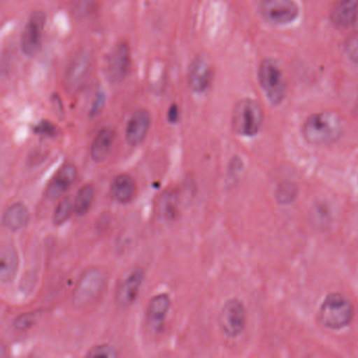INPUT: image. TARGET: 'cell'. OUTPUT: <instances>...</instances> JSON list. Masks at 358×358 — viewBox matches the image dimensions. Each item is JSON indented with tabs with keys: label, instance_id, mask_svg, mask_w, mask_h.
Instances as JSON below:
<instances>
[{
	"label": "cell",
	"instance_id": "10",
	"mask_svg": "<svg viewBox=\"0 0 358 358\" xmlns=\"http://www.w3.org/2000/svg\"><path fill=\"white\" fill-rule=\"evenodd\" d=\"M144 280V271L134 267L119 280L116 289V301L120 307L127 308L137 299Z\"/></svg>",
	"mask_w": 358,
	"mask_h": 358
},
{
	"label": "cell",
	"instance_id": "21",
	"mask_svg": "<svg viewBox=\"0 0 358 358\" xmlns=\"http://www.w3.org/2000/svg\"><path fill=\"white\" fill-rule=\"evenodd\" d=\"M95 198V189L92 184H85L79 189L75 199V213L79 217H85L91 210Z\"/></svg>",
	"mask_w": 358,
	"mask_h": 358
},
{
	"label": "cell",
	"instance_id": "29",
	"mask_svg": "<svg viewBox=\"0 0 358 358\" xmlns=\"http://www.w3.org/2000/svg\"><path fill=\"white\" fill-rule=\"evenodd\" d=\"M348 54L353 59H358V36L350 41L348 45Z\"/></svg>",
	"mask_w": 358,
	"mask_h": 358
},
{
	"label": "cell",
	"instance_id": "19",
	"mask_svg": "<svg viewBox=\"0 0 358 358\" xmlns=\"http://www.w3.org/2000/svg\"><path fill=\"white\" fill-rule=\"evenodd\" d=\"M20 265L16 249L11 245H6L0 253V280L3 284L11 282L15 276Z\"/></svg>",
	"mask_w": 358,
	"mask_h": 358
},
{
	"label": "cell",
	"instance_id": "18",
	"mask_svg": "<svg viewBox=\"0 0 358 358\" xmlns=\"http://www.w3.org/2000/svg\"><path fill=\"white\" fill-rule=\"evenodd\" d=\"M115 134L114 129L110 127H104L96 136L91 148V157L96 163H102L110 156L114 144Z\"/></svg>",
	"mask_w": 358,
	"mask_h": 358
},
{
	"label": "cell",
	"instance_id": "16",
	"mask_svg": "<svg viewBox=\"0 0 358 358\" xmlns=\"http://www.w3.org/2000/svg\"><path fill=\"white\" fill-rule=\"evenodd\" d=\"M136 182L127 173H121L113 180L110 185V196L121 204L131 202L136 196Z\"/></svg>",
	"mask_w": 358,
	"mask_h": 358
},
{
	"label": "cell",
	"instance_id": "23",
	"mask_svg": "<svg viewBox=\"0 0 358 358\" xmlns=\"http://www.w3.org/2000/svg\"><path fill=\"white\" fill-rule=\"evenodd\" d=\"M73 211H75V202H73L71 196L62 199L58 206L56 207L53 215V223L56 226H62L70 219Z\"/></svg>",
	"mask_w": 358,
	"mask_h": 358
},
{
	"label": "cell",
	"instance_id": "6",
	"mask_svg": "<svg viewBox=\"0 0 358 358\" xmlns=\"http://www.w3.org/2000/svg\"><path fill=\"white\" fill-rule=\"evenodd\" d=\"M259 11L264 20L274 26L291 24L299 14L294 0H261Z\"/></svg>",
	"mask_w": 358,
	"mask_h": 358
},
{
	"label": "cell",
	"instance_id": "13",
	"mask_svg": "<svg viewBox=\"0 0 358 358\" xmlns=\"http://www.w3.org/2000/svg\"><path fill=\"white\" fill-rule=\"evenodd\" d=\"M150 127V114L148 110H136L129 118L125 129V140L129 145L138 146L145 140Z\"/></svg>",
	"mask_w": 358,
	"mask_h": 358
},
{
	"label": "cell",
	"instance_id": "12",
	"mask_svg": "<svg viewBox=\"0 0 358 358\" xmlns=\"http://www.w3.org/2000/svg\"><path fill=\"white\" fill-rule=\"evenodd\" d=\"M187 80L190 90L194 93L202 94L206 92L213 80L210 64L202 57L194 58L188 68Z\"/></svg>",
	"mask_w": 358,
	"mask_h": 358
},
{
	"label": "cell",
	"instance_id": "26",
	"mask_svg": "<svg viewBox=\"0 0 358 358\" xmlns=\"http://www.w3.org/2000/svg\"><path fill=\"white\" fill-rule=\"evenodd\" d=\"M34 131L39 134V135L47 136V137H54V136L57 135V129H56L55 125L47 120L39 122L34 127Z\"/></svg>",
	"mask_w": 358,
	"mask_h": 358
},
{
	"label": "cell",
	"instance_id": "1",
	"mask_svg": "<svg viewBox=\"0 0 358 358\" xmlns=\"http://www.w3.org/2000/svg\"><path fill=\"white\" fill-rule=\"evenodd\" d=\"M343 134V122L334 113L311 115L303 125V135L309 143L324 146L334 143Z\"/></svg>",
	"mask_w": 358,
	"mask_h": 358
},
{
	"label": "cell",
	"instance_id": "9",
	"mask_svg": "<svg viewBox=\"0 0 358 358\" xmlns=\"http://www.w3.org/2000/svg\"><path fill=\"white\" fill-rule=\"evenodd\" d=\"M45 22L47 16L43 11H35L31 14L22 36V49L24 55L33 57L41 51Z\"/></svg>",
	"mask_w": 358,
	"mask_h": 358
},
{
	"label": "cell",
	"instance_id": "4",
	"mask_svg": "<svg viewBox=\"0 0 358 358\" xmlns=\"http://www.w3.org/2000/svg\"><path fill=\"white\" fill-rule=\"evenodd\" d=\"M353 316L351 301L338 293L328 295L320 306V320L326 328H343L351 322Z\"/></svg>",
	"mask_w": 358,
	"mask_h": 358
},
{
	"label": "cell",
	"instance_id": "24",
	"mask_svg": "<svg viewBox=\"0 0 358 358\" xmlns=\"http://www.w3.org/2000/svg\"><path fill=\"white\" fill-rule=\"evenodd\" d=\"M41 316V311L20 314V315H18L17 317L15 318V320H14V328L17 331H20V332L29 330V329L32 328V327L38 322Z\"/></svg>",
	"mask_w": 358,
	"mask_h": 358
},
{
	"label": "cell",
	"instance_id": "8",
	"mask_svg": "<svg viewBox=\"0 0 358 358\" xmlns=\"http://www.w3.org/2000/svg\"><path fill=\"white\" fill-rule=\"evenodd\" d=\"M93 68V57L87 51H81L73 58L66 69L64 85L71 92H76L83 87L89 80Z\"/></svg>",
	"mask_w": 358,
	"mask_h": 358
},
{
	"label": "cell",
	"instance_id": "2",
	"mask_svg": "<svg viewBox=\"0 0 358 358\" xmlns=\"http://www.w3.org/2000/svg\"><path fill=\"white\" fill-rule=\"evenodd\" d=\"M106 276L99 268H90L79 278L74 293L73 305L77 309H85L99 299L106 288Z\"/></svg>",
	"mask_w": 358,
	"mask_h": 358
},
{
	"label": "cell",
	"instance_id": "20",
	"mask_svg": "<svg viewBox=\"0 0 358 358\" xmlns=\"http://www.w3.org/2000/svg\"><path fill=\"white\" fill-rule=\"evenodd\" d=\"M171 308V299L166 293L156 295L148 306V318L152 324L159 326L166 317Z\"/></svg>",
	"mask_w": 358,
	"mask_h": 358
},
{
	"label": "cell",
	"instance_id": "25",
	"mask_svg": "<svg viewBox=\"0 0 358 358\" xmlns=\"http://www.w3.org/2000/svg\"><path fill=\"white\" fill-rule=\"evenodd\" d=\"M118 353H117L116 349L112 345H96V347L92 348L87 353V357H106V358H115L117 357Z\"/></svg>",
	"mask_w": 358,
	"mask_h": 358
},
{
	"label": "cell",
	"instance_id": "17",
	"mask_svg": "<svg viewBox=\"0 0 358 358\" xmlns=\"http://www.w3.org/2000/svg\"><path fill=\"white\" fill-rule=\"evenodd\" d=\"M30 221V211L22 203L10 205L3 215V225L10 231H18L26 227Z\"/></svg>",
	"mask_w": 358,
	"mask_h": 358
},
{
	"label": "cell",
	"instance_id": "14",
	"mask_svg": "<svg viewBox=\"0 0 358 358\" xmlns=\"http://www.w3.org/2000/svg\"><path fill=\"white\" fill-rule=\"evenodd\" d=\"M77 177L76 167L73 164H66L58 171L54 176L53 179L50 181L45 196L48 199L55 200L66 194V190L74 183Z\"/></svg>",
	"mask_w": 358,
	"mask_h": 358
},
{
	"label": "cell",
	"instance_id": "22",
	"mask_svg": "<svg viewBox=\"0 0 358 358\" xmlns=\"http://www.w3.org/2000/svg\"><path fill=\"white\" fill-rule=\"evenodd\" d=\"M178 194L176 192H167L163 194L161 198L160 205H159V213L160 215L166 220H173L177 217L178 213Z\"/></svg>",
	"mask_w": 358,
	"mask_h": 358
},
{
	"label": "cell",
	"instance_id": "11",
	"mask_svg": "<svg viewBox=\"0 0 358 358\" xmlns=\"http://www.w3.org/2000/svg\"><path fill=\"white\" fill-rule=\"evenodd\" d=\"M131 49L127 43H119L110 52L108 59V79L113 83H120L127 78L131 69Z\"/></svg>",
	"mask_w": 358,
	"mask_h": 358
},
{
	"label": "cell",
	"instance_id": "15",
	"mask_svg": "<svg viewBox=\"0 0 358 358\" xmlns=\"http://www.w3.org/2000/svg\"><path fill=\"white\" fill-rule=\"evenodd\" d=\"M358 0H338L331 11V22L338 29H345L357 20Z\"/></svg>",
	"mask_w": 358,
	"mask_h": 358
},
{
	"label": "cell",
	"instance_id": "7",
	"mask_svg": "<svg viewBox=\"0 0 358 358\" xmlns=\"http://www.w3.org/2000/svg\"><path fill=\"white\" fill-rule=\"evenodd\" d=\"M247 312L244 303L238 299L226 301L219 316V324L224 334L228 337L238 336L244 330Z\"/></svg>",
	"mask_w": 358,
	"mask_h": 358
},
{
	"label": "cell",
	"instance_id": "3",
	"mask_svg": "<svg viewBox=\"0 0 358 358\" xmlns=\"http://www.w3.org/2000/svg\"><path fill=\"white\" fill-rule=\"evenodd\" d=\"M264 115L261 106L255 100L245 98L234 106L232 127L238 135L252 137L263 125Z\"/></svg>",
	"mask_w": 358,
	"mask_h": 358
},
{
	"label": "cell",
	"instance_id": "28",
	"mask_svg": "<svg viewBox=\"0 0 358 358\" xmlns=\"http://www.w3.org/2000/svg\"><path fill=\"white\" fill-rule=\"evenodd\" d=\"M180 118V110L179 108H178L177 104H171V108H169V113H167V120L169 122L177 123L179 121Z\"/></svg>",
	"mask_w": 358,
	"mask_h": 358
},
{
	"label": "cell",
	"instance_id": "27",
	"mask_svg": "<svg viewBox=\"0 0 358 358\" xmlns=\"http://www.w3.org/2000/svg\"><path fill=\"white\" fill-rule=\"evenodd\" d=\"M104 104H106V95H104V93H98L93 106H92L91 117H96L99 115L100 112L103 110Z\"/></svg>",
	"mask_w": 358,
	"mask_h": 358
},
{
	"label": "cell",
	"instance_id": "5",
	"mask_svg": "<svg viewBox=\"0 0 358 358\" xmlns=\"http://www.w3.org/2000/svg\"><path fill=\"white\" fill-rule=\"evenodd\" d=\"M259 80L262 90L270 103L278 106L286 95V81L282 69L273 59H265L259 69Z\"/></svg>",
	"mask_w": 358,
	"mask_h": 358
}]
</instances>
